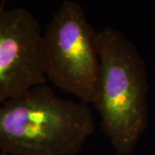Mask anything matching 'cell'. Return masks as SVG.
<instances>
[{
  "mask_svg": "<svg viewBox=\"0 0 155 155\" xmlns=\"http://www.w3.org/2000/svg\"><path fill=\"white\" fill-rule=\"evenodd\" d=\"M97 43L101 75L93 105L114 149L119 155H129L147 124L146 65L135 45L113 27L97 30Z\"/></svg>",
  "mask_w": 155,
  "mask_h": 155,
  "instance_id": "cell-2",
  "label": "cell"
},
{
  "mask_svg": "<svg viewBox=\"0 0 155 155\" xmlns=\"http://www.w3.org/2000/svg\"><path fill=\"white\" fill-rule=\"evenodd\" d=\"M41 62L46 80L84 104H94L101 63L97 29L84 9L65 0L48 23L41 37Z\"/></svg>",
  "mask_w": 155,
  "mask_h": 155,
  "instance_id": "cell-3",
  "label": "cell"
},
{
  "mask_svg": "<svg viewBox=\"0 0 155 155\" xmlns=\"http://www.w3.org/2000/svg\"><path fill=\"white\" fill-rule=\"evenodd\" d=\"M41 37V24L31 11L0 6V105L46 83Z\"/></svg>",
  "mask_w": 155,
  "mask_h": 155,
  "instance_id": "cell-4",
  "label": "cell"
},
{
  "mask_svg": "<svg viewBox=\"0 0 155 155\" xmlns=\"http://www.w3.org/2000/svg\"><path fill=\"white\" fill-rule=\"evenodd\" d=\"M95 131L88 104L40 84L0 105V151L11 155H77Z\"/></svg>",
  "mask_w": 155,
  "mask_h": 155,
  "instance_id": "cell-1",
  "label": "cell"
},
{
  "mask_svg": "<svg viewBox=\"0 0 155 155\" xmlns=\"http://www.w3.org/2000/svg\"><path fill=\"white\" fill-rule=\"evenodd\" d=\"M0 155H11V154H8V153H5V152L0 151Z\"/></svg>",
  "mask_w": 155,
  "mask_h": 155,
  "instance_id": "cell-5",
  "label": "cell"
}]
</instances>
